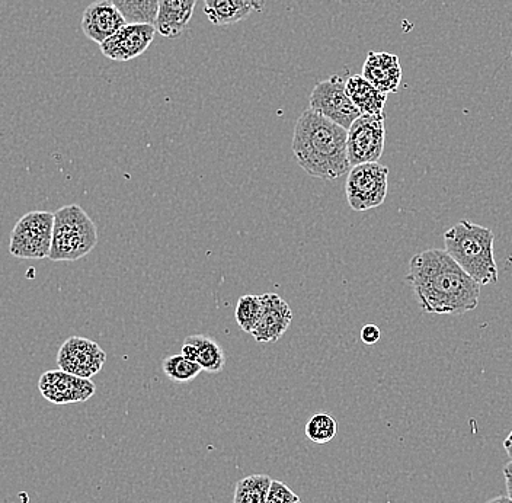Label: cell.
<instances>
[{"instance_id": "1", "label": "cell", "mask_w": 512, "mask_h": 503, "mask_svg": "<svg viewBox=\"0 0 512 503\" xmlns=\"http://www.w3.org/2000/svg\"><path fill=\"white\" fill-rule=\"evenodd\" d=\"M406 280L425 313L463 315L479 306L480 285L443 249L415 255Z\"/></svg>"}, {"instance_id": "2", "label": "cell", "mask_w": 512, "mask_h": 503, "mask_svg": "<svg viewBox=\"0 0 512 503\" xmlns=\"http://www.w3.org/2000/svg\"><path fill=\"white\" fill-rule=\"evenodd\" d=\"M347 137L348 130L309 107L297 120L291 147L307 175L334 181L351 169Z\"/></svg>"}, {"instance_id": "3", "label": "cell", "mask_w": 512, "mask_h": 503, "mask_svg": "<svg viewBox=\"0 0 512 503\" xmlns=\"http://www.w3.org/2000/svg\"><path fill=\"white\" fill-rule=\"evenodd\" d=\"M494 242L491 229L467 220L459 221L444 233L446 252L480 287L498 281Z\"/></svg>"}, {"instance_id": "4", "label": "cell", "mask_w": 512, "mask_h": 503, "mask_svg": "<svg viewBox=\"0 0 512 503\" xmlns=\"http://www.w3.org/2000/svg\"><path fill=\"white\" fill-rule=\"evenodd\" d=\"M96 245L98 230L80 205H66L54 213L53 242L48 255L50 261H79L94 251Z\"/></svg>"}, {"instance_id": "5", "label": "cell", "mask_w": 512, "mask_h": 503, "mask_svg": "<svg viewBox=\"0 0 512 503\" xmlns=\"http://www.w3.org/2000/svg\"><path fill=\"white\" fill-rule=\"evenodd\" d=\"M54 213L31 211L15 224L9 253L19 259H44L53 242Z\"/></svg>"}, {"instance_id": "6", "label": "cell", "mask_w": 512, "mask_h": 503, "mask_svg": "<svg viewBox=\"0 0 512 503\" xmlns=\"http://www.w3.org/2000/svg\"><path fill=\"white\" fill-rule=\"evenodd\" d=\"M389 168L379 162L352 166L348 172L345 194L354 211H368L380 207L387 197Z\"/></svg>"}, {"instance_id": "7", "label": "cell", "mask_w": 512, "mask_h": 503, "mask_svg": "<svg viewBox=\"0 0 512 503\" xmlns=\"http://www.w3.org/2000/svg\"><path fill=\"white\" fill-rule=\"evenodd\" d=\"M386 115L361 114L348 130L347 149L350 165L379 162L386 142Z\"/></svg>"}, {"instance_id": "8", "label": "cell", "mask_w": 512, "mask_h": 503, "mask_svg": "<svg viewBox=\"0 0 512 503\" xmlns=\"http://www.w3.org/2000/svg\"><path fill=\"white\" fill-rule=\"evenodd\" d=\"M310 108L345 130H350L352 123L361 115L348 95L347 85L339 76H331L315 86L310 95Z\"/></svg>"}, {"instance_id": "9", "label": "cell", "mask_w": 512, "mask_h": 503, "mask_svg": "<svg viewBox=\"0 0 512 503\" xmlns=\"http://www.w3.org/2000/svg\"><path fill=\"white\" fill-rule=\"evenodd\" d=\"M107 362V354L91 339L72 336L67 339L57 354V365L60 370L80 378L96 376Z\"/></svg>"}, {"instance_id": "10", "label": "cell", "mask_w": 512, "mask_h": 503, "mask_svg": "<svg viewBox=\"0 0 512 503\" xmlns=\"http://www.w3.org/2000/svg\"><path fill=\"white\" fill-rule=\"evenodd\" d=\"M44 399L54 405H70L91 399L96 386L88 378H80L63 370L47 371L38 381Z\"/></svg>"}, {"instance_id": "11", "label": "cell", "mask_w": 512, "mask_h": 503, "mask_svg": "<svg viewBox=\"0 0 512 503\" xmlns=\"http://www.w3.org/2000/svg\"><path fill=\"white\" fill-rule=\"evenodd\" d=\"M155 25L126 24L121 30L102 43V54L114 62H130L142 56L155 40Z\"/></svg>"}, {"instance_id": "12", "label": "cell", "mask_w": 512, "mask_h": 503, "mask_svg": "<svg viewBox=\"0 0 512 503\" xmlns=\"http://www.w3.org/2000/svg\"><path fill=\"white\" fill-rule=\"evenodd\" d=\"M261 299V317L251 335L254 336L258 344H274V342L280 341L281 336L290 328L291 322H293V312H291L287 301L281 299L278 294H264Z\"/></svg>"}, {"instance_id": "13", "label": "cell", "mask_w": 512, "mask_h": 503, "mask_svg": "<svg viewBox=\"0 0 512 503\" xmlns=\"http://www.w3.org/2000/svg\"><path fill=\"white\" fill-rule=\"evenodd\" d=\"M126 24V18L110 0H96L83 12L80 27L89 40L101 46Z\"/></svg>"}, {"instance_id": "14", "label": "cell", "mask_w": 512, "mask_h": 503, "mask_svg": "<svg viewBox=\"0 0 512 503\" xmlns=\"http://www.w3.org/2000/svg\"><path fill=\"white\" fill-rule=\"evenodd\" d=\"M363 78L383 94H395L402 82L399 57L392 53H368L363 66Z\"/></svg>"}, {"instance_id": "15", "label": "cell", "mask_w": 512, "mask_h": 503, "mask_svg": "<svg viewBox=\"0 0 512 503\" xmlns=\"http://www.w3.org/2000/svg\"><path fill=\"white\" fill-rule=\"evenodd\" d=\"M265 0H204V14L216 27L245 21L252 12H261Z\"/></svg>"}, {"instance_id": "16", "label": "cell", "mask_w": 512, "mask_h": 503, "mask_svg": "<svg viewBox=\"0 0 512 503\" xmlns=\"http://www.w3.org/2000/svg\"><path fill=\"white\" fill-rule=\"evenodd\" d=\"M182 355L197 362L207 373H222L226 365V354L216 339L206 335H191L182 345Z\"/></svg>"}, {"instance_id": "17", "label": "cell", "mask_w": 512, "mask_h": 503, "mask_svg": "<svg viewBox=\"0 0 512 503\" xmlns=\"http://www.w3.org/2000/svg\"><path fill=\"white\" fill-rule=\"evenodd\" d=\"M197 0H160L155 28L166 38H176L190 24Z\"/></svg>"}, {"instance_id": "18", "label": "cell", "mask_w": 512, "mask_h": 503, "mask_svg": "<svg viewBox=\"0 0 512 503\" xmlns=\"http://www.w3.org/2000/svg\"><path fill=\"white\" fill-rule=\"evenodd\" d=\"M347 92L355 107L361 114L380 115L384 114V105H386L387 95L379 89L374 88L363 75L351 76L347 80Z\"/></svg>"}, {"instance_id": "19", "label": "cell", "mask_w": 512, "mask_h": 503, "mask_svg": "<svg viewBox=\"0 0 512 503\" xmlns=\"http://www.w3.org/2000/svg\"><path fill=\"white\" fill-rule=\"evenodd\" d=\"M126 18L127 24L155 25L160 0H110Z\"/></svg>"}, {"instance_id": "20", "label": "cell", "mask_w": 512, "mask_h": 503, "mask_svg": "<svg viewBox=\"0 0 512 503\" xmlns=\"http://www.w3.org/2000/svg\"><path fill=\"white\" fill-rule=\"evenodd\" d=\"M272 479L267 474H252L239 480L233 503H267Z\"/></svg>"}, {"instance_id": "21", "label": "cell", "mask_w": 512, "mask_h": 503, "mask_svg": "<svg viewBox=\"0 0 512 503\" xmlns=\"http://www.w3.org/2000/svg\"><path fill=\"white\" fill-rule=\"evenodd\" d=\"M163 373L166 377L175 383H190L200 376L203 368L197 364V362L188 360L184 355H172V357H166L162 362Z\"/></svg>"}, {"instance_id": "22", "label": "cell", "mask_w": 512, "mask_h": 503, "mask_svg": "<svg viewBox=\"0 0 512 503\" xmlns=\"http://www.w3.org/2000/svg\"><path fill=\"white\" fill-rule=\"evenodd\" d=\"M261 312V296H252V294H249V296L240 297L235 310L236 322H238L239 328L242 329L243 332L252 333L256 323H258L259 317H261Z\"/></svg>"}, {"instance_id": "23", "label": "cell", "mask_w": 512, "mask_h": 503, "mask_svg": "<svg viewBox=\"0 0 512 503\" xmlns=\"http://www.w3.org/2000/svg\"><path fill=\"white\" fill-rule=\"evenodd\" d=\"M338 424L329 413H316L306 424V437L315 444H326L334 440Z\"/></svg>"}, {"instance_id": "24", "label": "cell", "mask_w": 512, "mask_h": 503, "mask_svg": "<svg viewBox=\"0 0 512 503\" xmlns=\"http://www.w3.org/2000/svg\"><path fill=\"white\" fill-rule=\"evenodd\" d=\"M300 498L293 492L286 483L272 480L270 492H268L267 503H299Z\"/></svg>"}, {"instance_id": "25", "label": "cell", "mask_w": 512, "mask_h": 503, "mask_svg": "<svg viewBox=\"0 0 512 503\" xmlns=\"http://www.w3.org/2000/svg\"><path fill=\"white\" fill-rule=\"evenodd\" d=\"M382 338V332L376 325H366L361 331V341L366 345H376Z\"/></svg>"}, {"instance_id": "26", "label": "cell", "mask_w": 512, "mask_h": 503, "mask_svg": "<svg viewBox=\"0 0 512 503\" xmlns=\"http://www.w3.org/2000/svg\"><path fill=\"white\" fill-rule=\"evenodd\" d=\"M505 483H507V493L512 499V460L504 467Z\"/></svg>"}, {"instance_id": "27", "label": "cell", "mask_w": 512, "mask_h": 503, "mask_svg": "<svg viewBox=\"0 0 512 503\" xmlns=\"http://www.w3.org/2000/svg\"><path fill=\"white\" fill-rule=\"evenodd\" d=\"M504 448L507 451L508 457L512 460V431L508 435L507 440L504 441Z\"/></svg>"}, {"instance_id": "28", "label": "cell", "mask_w": 512, "mask_h": 503, "mask_svg": "<svg viewBox=\"0 0 512 503\" xmlns=\"http://www.w3.org/2000/svg\"><path fill=\"white\" fill-rule=\"evenodd\" d=\"M486 503H512L510 496H498V498L491 499Z\"/></svg>"}, {"instance_id": "29", "label": "cell", "mask_w": 512, "mask_h": 503, "mask_svg": "<svg viewBox=\"0 0 512 503\" xmlns=\"http://www.w3.org/2000/svg\"><path fill=\"white\" fill-rule=\"evenodd\" d=\"M299 503H302V501H300Z\"/></svg>"}]
</instances>
